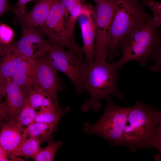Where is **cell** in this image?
I'll list each match as a JSON object with an SVG mask.
<instances>
[{"label": "cell", "instance_id": "cell-33", "mask_svg": "<svg viewBox=\"0 0 161 161\" xmlns=\"http://www.w3.org/2000/svg\"><path fill=\"white\" fill-rule=\"evenodd\" d=\"M34 0H31V1H34Z\"/></svg>", "mask_w": 161, "mask_h": 161}, {"label": "cell", "instance_id": "cell-14", "mask_svg": "<svg viewBox=\"0 0 161 161\" xmlns=\"http://www.w3.org/2000/svg\"><path fill=\"white\" fill-rule=\"evenodd\" d=\"M36 58H25L11 78L27 95L29 90L38 89L36 77Z\"/></svg>", "mask_w": 161, "mask_h": 161}, {"label": "cell", "instance_id": "cell-8", "mask_svg": "<svg viewBox=\"0 0 161 161\" xmlns=\"http://www.w3.org/2000/svg\"><path fill=\"white\" fill-rule=\"evenodd\" d=\"M96 4L95 13L94 59L106 60L110 49V29L114 4L113 0H101Z\"/></svg>", "mask_w": 161, "mask_h": 161}, {"label": "cell", "instance_id": "cell-12", "mask_svg": "<svg viewBox=\"0 0 161 161\" xmlns=\"http://www.w3.org/2000/svg\"><path fill=\"white\" fill-rule=\"evenodd\" d=\"M95 10L91 13L83 14L79 18L83 45L81 49L84 53L86 61L88 64L93 60L95 55Z\"/></svg>", "mask_w": 161, "mask_h": 161}, {"label": "cell", "instance_id": "cell-9", "mask_svg": "<svg viewBox=\"0 0 161 161\" xmlns=\"http://www.w3.org/2000/svg\"><path fill=\"white\" fill-rule=\"evenodd\" d=\"M36 59V77L38 89L48 96L57 110L62 112L63 111L59 103L57 93L59 91H64L65 87L58 75V71L51 64L49 52Z\"/></svg>", "mask_w": 161, "mask_h": 161}, {"label": "cell", "instance_id": "cell-15", "mask_svg": "<svg viewBox=\"0 0 161 161\" xmlns=\"http://www.w3.org/2000/svg\"><path fill=\"white\" fill-rule=\"evenodd\" d=\"M0 144L9 158L23 138V127L15 120H10L1 125Z\"/></svg>", "mask_w": 161, "mask_h": 161}, {"label": "cell", "instance_id": "cell-26", "mask_svg": "<svg viewBox=\"0 0 161 161\" xmlns=\"http://www.w3.org/2000/svg\"><path fill=\"white\" fill-rule=\"evenodd\" d=\"M3 85L0 84V125L3 123L4 119H7L6 109L3 89Z\"/></svg>", "mask_w": 161, "mask_h": 161}, {"label": "cell", "instance_id": "cell-11", "mask_svg": "<svg viewBox=\"0 0 161 161\" xmlns=\"http://www.w3.org/2000/svg\"><path fill=\"white\" fill-rule=\"evenodd\" d=\"M3 87L7 119L15 120L26 100L27 95L10 77L5 79Z\"/></svg>", "mask_w": 161, "mask_h": 161}, {"label": "cell", "instance_id": "cell-27", "mask_svg": "<svg viewBox=\"0 0 161 161\" xmlns=\"http://www.w3.org/2000/svg\"><path fill=\"white\" fill-rule=\"evenodd\" d=\"M17 8L11 6L8 0H0V16L8 12L16 14Z\"/></svg>", "mask_w": 161, "mask_h": 161}, {"label": "cell", "instance_id": "cell-34", "mask_svg": "<svg viewBox=\"0 0 161 161\" xmlns=\"http://www.w3.org/2000/svg\"></svg>", "mask_w": 161, "mask_h": 161}, {"label": "cell", "instance_id": "cell-10", "mask_svg": "<svg viewBox=\"0 0 161 161\" xmlns=\"http://www.w3.org/2000/svg\"><path fill=\"white\" fill-rule=\"evenodd\" d=\"M21 35L16 41L17 47L25 58H36L49 52L51 44L45 35L36 27L21 25Z\"/></svg>", "mask_w": 161, "mask_h": 161}, {"label": "cell", "instance_id": "cell-7", "mask_svg": "<svg viewBox=\"0 0 161 161\" xmlns=\"http://www.w3.org/2000/svg\"><path fill=\"white\" fill-rule=\"evenodd\" d=\"M69 14L58 0L52 5L44 23L38 28L51 44H56L82 55L81 47L69 36L67 20Z\"/></svg>", "mask_w": 161, "mask_h": 161}, {"label": "cell", "instance_id": "cell-6", "mask_svg": "<svg viewBox=\"0 0 161 161\" xmlns=\"http://www.w3.org/2000/svg\"><path fill=\"white\" fill-rule=\"evenodd\" d=\"M49 52L50 62L57 71L65 74L72 83L76 93L84 91V84L89 64L82 55L72 51H66L56 44H51Z\"/></svg>", "mask_w": 161, "mask_h": 161}, {"label": "cell", "instance_id": "cell-22", "mask_svg": "<svg viewBox=\"0 0 161 161\" xmlns=\"http://www.w3.org/2000/svg\"><path fill=\"white\" fill-rule=\"evenodd\" d=\"M69 109L67 108L62 112H60L56 109H47L37 112L34 122L51 123L59 122L60 119Z\"/></svg>", "mask_w": 161, "mask_h": 161}, {"label": "cell", "instance_id": "cell-30", "mask_svg": "<svg viewBox=\"0 0 161 161\" xmlns=\"http://www.w3.org/2000/svg\"><path fill=\"white\" fill-rule=\"evenodd\" d=\"M8 157L0 144V161H8Z\"/></svg>", "mask_w": 161, "mask_h": 161}, {"label": "cell", "instance_id": "cell-32", "mask_svg": "<svg viewBox=\"0 0 161 161\" xmlns=\"http://www.w3.org/2000/svg\"><path fill=\"white\" fill-rule=\"evenodd\" d=\"M96 3H97L98 2H99L100 1H101V0H93Z\"/></svg>", "mask_w": 161, "mask_h": 161}, {"label": "cell", "instance_id": "cell-18", "mask_svg": "<svg viewBox=\"0 0 161 161\" xmlns=\"http://www.w3.org/2000/svg\"><path fill=\"white\" fill-rule=\"evenodd\" d=\"M26 100L36 110L56 109L51 98L38 89H32L28 91L27 93Z\"/></svg>", "mask_w": 161, "mask_h": 161}, {"label": "cell", "instance_id": "cell-17", "mask_svg": "<svg viewBox=\"0 0 161 161\" xmlns=\"http://www.w3.org/2000/svg\"><path fill=\"white\" fill-rule=\"evenodd\" d=\"M58 122L51 123L34 122L25 128L23 127V139L32 137L41 142L51 136Z\"/></svg>", "mask_w": 161, "mask_h": 161}, {"label": "cell", "instance_id": "cell-20", "mask_svg": "<svg viewBox=\"0 0 161 161\" xmlns=\"http://www.w3.org/2000/svg\"><path fill=\"white\" fill-rule=\"evenodd\" d=\"M94 7L89 4L84 3L78 4L74 6L70 10L67 20V27L68 31L71 38L75 40L74 31L76 21L81 15L91 13L95 10Z\"/></svg>", "mask_w": 161, "mask_h": 161}, {"label": "cell", "instance_id": "cell-23", "mask_svg": "<svg viewBox=\"0 0 161 161\" xmlns=\"http://www.w3.org/2000/svg\"><path fill=\"white\" fill-rule=\"evenodd\" d=\"M62 146L60 141H50L45 148L40 150L33 158L35 161H53L57 151Z\"/></svg>", "mask_w": 161, "mask_h": 161}, {"label": "cell", "instance_id": "cell-3", "mask_svg": "<svg viewBox=\"0 0 161 161\" xmlns=\"http://www.w3.org/2000/svg\"><path fill=\"white\" fill-rule=\"evenodd\" d=\"M114 11L110 32L109 61L122 53L123 46L132 32L152 17L139 0H113Z\"/></svg>", "mask_w": 161, "mask_h": 161}, {"label": "cell", "instance_id": "cell-13", "mask_svg": "<svg viewBox=\"0 0 161 161\" xmlns=\"http://www.w3.org/2000/svg\"><path fill=\"white\" fill-rule=\"evenodd\" d=\"M16 41L5 46L0 55V84L3 85L5 79L11 78L21 62L25 58L18 50Z\"/></svg>", "mask_w": 161, "mask_h": 161}, {"label": "cell", "instance_id": "cell-24", "mask_svg": "<svg viewBox=\"0 0 161 161\" xmlns=\"http://www.w3.org/2000/svg\"><path fill=\"white\" fill-rule=\"evenodd\" d=\"M144 6H148L152 11L153 16L151 19L153 25L159 27L161 25V4L156 0H141Z\"/></svg>", "mask_w": 161, "mask_h": 161}, {"label": "cell", "instance_id": "cell-25", "mask_svg": "<svg viewBox=\"0 0 161 161\" xmlns=\"http://www.w3.org/2000/svg\"><path fill=\"white\" fill-rule=\"evenodd\" d=\"M14 32L9 26L1 22L0 24V43L6 45L13 41Z\"/></svg>", "mask_w": 161, "mask_h": 161}, {"label": "cell", "instance_id": "cell-31", "mask_svg": "<svg viewBox=\"0 0 161 161\" xmlns=\"http://www.w3.org/2000/svg\"><path fill=\"white\" fill-rule=\"evenodd\" d=\"M6 45H4L0 43V55L2 49Z\"/></svg>", "mask_w": 161, "mask_h": 161}, {"label": "cell", "instance_id": "cell-4", "mask_svg": "<svg viewBox=\"0 0 161 161\" xmlns=\"http://www.w3.org/2000/svg\"><path fill=\"white\" fill-rule=\"evenodd\" d=\"M118 72L113 63H110L106 59H94L89 64L84 88L89 98L81 106L83 111H97L102 106L100 101L103 98L106 100L115 97L122 101L125 100L117 86L120 80Z\"/></svg>", "mask_w": 161, "mask_h": 161}, {"label": "cell", "instance_id": "cell-5", "mask_svg": "<svg viewBox=\"0 0 161 161\" xmlns=\"http://www.w3.org/2000/svg\"><path fill=\"white\" fill-rule=\"evenodd\" d=\"M106 100L107 105L100 119L94 124L86 123L83 130L103 138L112 146L122 145V135L131 107L119 106L112 102V98Z\"/></svg>", "mask_w": 161, "mask_h": 161}, {"label": "cell", "instance_id": "cell-29", "mask_svg": "<svg viewBox=\"0 0 161 161\" xmlns=\"http://www.w3.org/2000/svg\"><path fill=\"white\" fill-rule=\"evenodd\" d=\"M31 0H18L16 4L17 7V12L16 14V16L18 17L24 15L27 13L26 9V4Z\"/></svg>", "mask_w": 161, "mask_h": 161}, {"label": "cell", "instance_id": "cell-1", "mask_svg": "<svg viewBox=\"0 0 161 161\" xmlns=\"http://www.w3.org/2000/svg\"><path fill=\"white\" fill-rule=\"evenodd\" d=\"M122 145L134 152L154 148L161 153V111L155 106L136 102L128 114Z\"/></svg>", "mask_w": 161, "mask_h": 161}, {"label": "cell", "instance_id": "cell-28", "mask_svg": "<svg viewBox=\"0 0 161 161\" xmlns=\"http://www.w3.org/2000/svg\"><path fill=\"white\" fill-rule=\"evenodd\" d=\"M69 14L70 10L76 5L84 3L85 0H58Z\"/></svg>", "mask_w": 161, "mask_h": 161}, {"label": "cell", "instance_id": "cell-16", "mask_svg": "<svg viewBox=\"0 0 161 161\" xmlns=\"http://www.w3.org/2000/svg\"><path fill=\"white\" fill-rule=\"evenodd\" d=\"M56 0H39L29 12L21 16H16L13 20L14 23L38 27L44 23Z\"/></svg>", "mask_w": 161, "mask_h": 161}, {"label": "cell", "instance_id": "cell-2", "mask_svg": "<svg viewBox=\"0 0 161 161\" xmlns=\"http://www.w3.org/2000/svg\"><path fill=\"white\" fill-rule=\"evenodd\" d=\"M151 19L136 28L125 42L120 58L113 63L119 72L123 66L131 61L138 62L145 66L147 61H153L149 67L156 72L161 69V42L159 27H155Z\"/></svg>", "mask_w": 161, "mask_h": 161}, {"label": "cell", "instance_id": "cell-21", "mask_svg": "<svg viewBox=\"0 0 161 161\" xmlns=\"http://www.w3.org/2000/svg\"><path fill=\"white\" fill-rule=\"evenodd\" d=\"M37 112L26 100L19 110L15 120L21 127L27 126L34 122Z\"/></svg>", "mask_w": 161, "mask_h": 161}, {"label": "cell", "instance_id": "cell-19", "mask_svg": "<svg viewBox=\"0 0 161 161\" xmlns=\"http://www.w3.org/2000/svg\"><path fill=\"white\" fill-rule=\"evenodd\" d=\"M41 142L36 139L32 137L23 138L10 156H21L33 159L41 148Z\"/></svg>", "mask_w": 161, "mask_h": 161}]
</instances>
